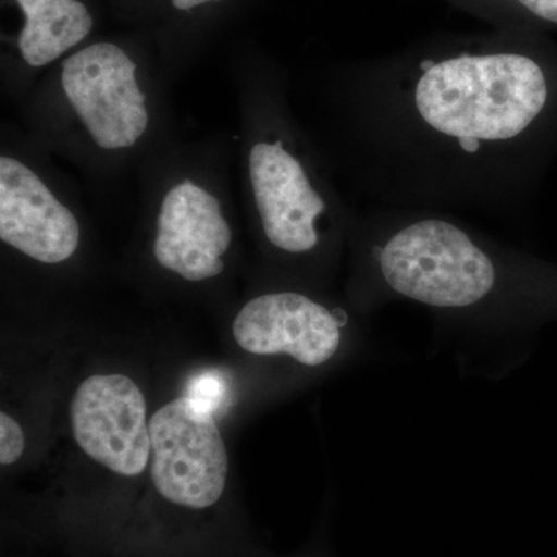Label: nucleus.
<instances>
[{
	"mask_svg": "<svg viewBox=\"0 0 557 557\" xmlns=\"http://www.w3.org/2000/svg\"><path fill=\"white\" fill-rule=\"evenodd\" d=\"M208 2H218V0H172V5L177 10L188 11Z\"/></svg>",
	"mask_w": 557,
	"mask_h": 557,
	"instance_id": "nucleus-12",
	"label": "nucleus"
},
{
	"mask_svg": "<svg viewBox=\"0 0 557 557\" xmlns=\"http://www.w3.org/2000/svg\"><path fill=\"white\" fill-rule=\"evenodd\" d=\"M78 220L21 161L0 159V239L28 258L61 263L79 245Z\"/></svg>",
	"mask_w": 557,
	"mask_h": 557,
	"instance_id": "nucleus-7",
	"label": "nucleus"
},
{
	"mask_svg": "<svg viewBox=\"0 0 557 557\" xmlns=\"http://www.w3.org/2000/svg\"><path fill=\"white\" fill-rule=\"evenodd\" d=\"M73 435L84 453L124 478H137L150 460L146 401L127 376L94 375L70 405Z\"/></svg>",
	"mask_w": 557,
	"mask_h": 557,
	"instance_id": "nucleus-5",
	"label": "nucleus"
},
{
	"mask_svg": "<svg viewBox=\"0 0 557 557\" xmlns=\"http://www.w3.org/2000/svg\"><path fill=\"white\" fill-rule=\"evenodd\" d=\"M347 87L351 171L379 207L507 222L557 141V64L520 32L420 40Z\"/></svg>",
	"mask_w": 557,
	"mask_h": 557,
	"instance_id": "nucleus-1",
	"label": "nucleus"
},
{
	"mask_svg": "<svg viewBox=\"0 0 557 557\" xmlns=\"http://www.w3.org/2000/svg\"><path fill=\"white\" fill-rule=\"evenodd\" d=\"M287 139L260 141L249 152V178L267 240L292 256L310 255L322 244L319 223L332 200Z\"/></svg>",
	"mask_w": 557,
	"mask_h": 557,
	"instance_id": "nucleus-4",
	"label": "nucleus"
},
{
	"mask_svg": "<svg viewBox=\"0 0 557 557\" xmlns=\"http://www.w3.org/2000/svg\"><path fill=\"white\" fill-rule=\"evenodd\" d=\"M25 449L24 432L14 418L0 413V463L3 467L20 460Z\"/></svg>",
	"mask_w": 557,
	"mask_h": 557,
	"instance_id": "nucleus-10",
	"label": "nucleus"
},
{
	"mask_svg": "<svg viewBox=\"0 0 557 557\" xmlns=\"http://www.w3.org/2000/svg\"><path fill=\"white\" fill-rule=\"evenodd\" d=\"M346 311L329 309L304 293L278 292L249 300L233 322L236 343L249 354L288 355L319 368L338 354Z\"/></svg>",
	"mask_w": 557,
	"mask_h": 557,
	"instance_id": "nucleus-6",
	"label": "nucleus"
},
{
	"mask_svg": "<svg viewBox=\"0 0 557 557\" xmlns=\"http://www.w3.org/2000/svg\"><path fill=\"white\" fill-rule=\"evenodd\" d=\"M469 13L478 14L497 30L520 32L533 22L557 25V0H449Z\"/></svg>",
	"mask_w": 557,
	"mask_h": 557,
	"instance_id": "nucleus-9",
	"label": "nucleus"
},
{
	"mask_svg": "<svg viewBox=\"0 0 557 557\" xmlns=\"http://www.w3.org/2000/svg\"><path fill=\"white\" fill-rule=\"evenodd\" d=\"M357 234L364 299L504 324L531 299V263L453 212L379 207Z\"/></svg>",
	"mask_w": 557,
	"mask_h": 557,
	"instance_id": "nucleus-2",
	"label": "nucleus"
},
{
	"mask_svg": "<svg viewBox=\"0 0 557 557\" xmlns=\"http://www.w3.org/2000/svg\"><path fill=\"white\" fill-rule=\"evenodd\" d=\"M150 478L159 496L190 512L214 508L225 493L228 453L214 413L189 397L168 403L149 421Z\"/></svg>",
	"mask_w": 557,
	"mask_h": 557,
	"instance_id": "nucleus-3",
	"label": "nucleus"
},
{
	"mask_svg": "<svg viewBox=\"0 0 557 557\" xmlns=\"http://www.w3.org/2000/svg\"><path fill=\"white\" fill-rule=\"evenodd\" d=\"M27 22L20 35L22 58L42 67L78 46L94 27L89 10L78 0H16Z\"/></svg>",
	"mask_w": 557,
	"mask_h": 557,
	"instance_id": "nucleus-8",
	"label": "nucleus"
},
{
	"mask_svg": "<svg viewBox=\"0 0 557 557\" xmlns=\"http://www.w3.org/2000/svg\"><path fill=\"white\" fill-rule=\"evenodd\" d=\"M223 381L214 373H201L190 381L188 395L194 403L200 408L207 409L208 412L215 413L219 408L220 401L223 399Z\"/></svg>",
	"mask_w": 557,
	"mask_h": 557,
	"instance_id": "nucleus-11",
	"label": "nucleus"
}]
</instances>
